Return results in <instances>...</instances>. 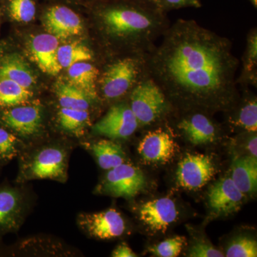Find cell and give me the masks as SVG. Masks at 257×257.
Returning a JSON list of instances; mask_svg holds the SVG:
<instances>
[{
	"mask_svg": "<svg viewBox=\"0 0 257 257\" xmlns=\"http://www.w3.org/2000/svg\"><path fill=\"white\" fill-rule=\"evenodd\" d=\"M147 53V72L167 99L191 110H227L238 96L239 60L226 37L192 20L170 25Z\"/></svg>",
	"mask_w": 257,
	"mask_h": 257,
	"instance_id": "obj_1",
	"label": "cell"
},
{
	"mask_svg": "<svg viewBox=\"0 0 257 257\" xmlns=\"http://www.w3.org/2000/svg\"><path fill=\"white\" fill-rule=\"evenodd\" d=\"M96 17L101 30L133 52H147L170 25L167 13L138 0H115L99 7Z\"/></svg>",
	"mask_w": 257,
	"mask_h": 257,
	"instance_id": "obj_2",
	"label": "cell"
},
{
	"mask_svg": "<svg viewBox=\"0 0 257 257\" xmlns=\"http://www.w3.org/2000/svg\"><path fill=\"white\" fill-rule=\"evenodd\" d=\"M70 145L63 143L28 145L19 155L16 182L50 179L64 183L67 180Z\"/></svg>",
	"mask_w": 257,
	"mask_h": 257,
	"instance_id": "obj_3",
	"label": "cell"
},
{
	"mask_svg": "<svg viewBox=\"0 0 257 257\" xmlns=\"http://www.w3.org/2000/svg\"><path fill=\"white\" fill-rule=\"evenodd\" d=\"M147 53H133L106 66L99 80L104 99L114 101L123 97L147 75Z\"/></svg>",
	"mask_w": 257,
	"mask_h": 257,
	"instance_id": "obj_4",
	"label": "cell"
},
{
	"mask_svg": "<svg viewBox=\"0 0 257 257\" xmlns=\"http://www.w3.org/2000/svg\"><path fill=\"white\" fill-rule=\"evenodd\" d=\"M128 104L140 126L156 122L171 105L160 86L148 74L130 92Z\"/></svg>",
	"mask_w": 257,
	"mask_h": 257,
	"instance_id": "obj_5",
	"label": "cell"
},
{
	"mask_svg": "<svg viewBox=\"0 0 257 257\" xmlns=\"http://www.w3.org/2000/svg\"><path fill=\"white\" fill-rule=\"evenodd\" d=\"M0 125L9 130L25 145L42 136L44 128L43 109L36 102L27 103L0 109Z\"/></svg>",
	"mask_w": 257,
	"mask_h": 257,
	"instance_id": "obj_6",
	"label": "cell"
},
{
	"mask_svg": "<svg viewBox=\"0 0 257 257\" xmlns=\"http://www.w3.org/2000/svg\"><path fill=\"white\" fill-rule=\"evenodd\" d=\"M30 207V196L23 186L0 184V241L20 229Z\"/></svg>",
	"mask_w": 257,
	"mask_h": 257,
	"instance_id": "obj_7",
	"label": "cell"
},
{
	"mask_svg": "<svg viewBox=\"0 0 257 257\" xmlns=\"http://www.w3.org/2000/svg\"><path fill=\"white\" fill-rule=\"evenodd\" d=\"M147 187L146 177L138 167L121 164L107 170L96 188V192L116 198L132 199Z\"/></svg>",
	"mask_w": 257,
	"mask_h": 257,
	"instance_id": "obj_8",
	"label": "cell"
},
{
	"mask_svg": "<svg viewBox=\"0 0 257 257\" xmlns=\"http://www.w3.org/2000/svg\"><path fill=\"white\" fill-rule=\"evenodd\" d=\"M140 126L128 103L119 102L109 108L106 114L92 126L96 136L110 140H126Z\"/></svg>",
	"mask_w": 257,
	"mask_h": 257,
	"instance_id": "obj_9",
	"label": "cell"
},
{
	"mask_svg": "<svg viewBox=\"0 0 257 257\" xmlns=\"http://www.w3.org/2000/svg\"><path fill=\"white\" fill-rule=\"evenodd\" d=\"M215 164L209 155L187 154L179 162L176 182L187 190H197L210 182L216 174Z\"/></svg>",
	"mask_w": 257,
	"mask_h": 257,
	"instance_id": "obj_10",
	"label": "cell"
},
{
	"mask_svg": "<svg viewBox=\"0 0 257 257\" xmlns=\"http://www.w3.org/2000/svg\"><path fill=\"white\" fill-rule=\"evenodd\" d=\"M77 224L82 231L98 239L119 237L126 231V223L121 214L114 209L94 213H81Z\"/></svg>",
	"mask_w": 257,
	"mask_h": 257,
	"instance_id": "obj_11",
	"label": "cell"
},
{
	"mask_svg": "<svg viewBox=\"0 0 257 257\" xmlns=\"http://www.w3.org/2000/svg\"><path fill=\"white\" fill-rule=\"evenodd\" d=\"M177 147L171 134L160 128L146 134L139 144L138 152L144 163L165 165L175 157Z\"/></svg>",
	"mask_w": 257,
	"mask_h": 257,
	"instance_id": "obj_12",
	"label": "cell"
},
{
	"mask_svg": "<svg viewBox=\"0 0 257 257\" xmlns=\"http://www.w3.org/2000/svg\"><path fill=\"white\" fill-rule=\"evenodd\" d=\"M246 197L231 177H224L211 186L207 193L208 204L213 214L227 216L236 212Z\"/></svg>",
	"mask_w": 257,
	"mask_h": 257,
	"instance_id": "obj_13",
	"label": "cell"
},
{
	"mask_svg": "<svg viewBox=\"0 0 257 257\" xmlns=\"http://www.w3.org/2000/svg\"><path fill=\"white\" fill-rule=\"evenodd\" d=\"M178 214L175 202L169 197L148 201L139 208L140 221L154 232L165 233Z\"/></svg>",
	"mask_w": 257,
	"mask_h": 257,
	"instance_id": "obj_14",
	"label": "cell"
},
{
	"mask_svg": "<svg viewBox=\"0 0 257 257\" xmlns=\"http://www.w3.org/2000/svg\"><path fill=\"white\" fill-rule=\"evenodd\" d=\"M44 23L48 33L58 39L77 36L82 32L79 15L64 5H54L49 8L44 17Z\"/></svg>",
	"mask_w": 257,
	"mask_h": 257,
	"instance_id": "obj_15",
	"label": "cell"
},
{
	"mask_svg": "<svg viewBox=\"0 0 257 257\" xmlns=\"http://www.w3.org/2000/svg\"><path fill=\"white\" fill-rule=\"evenodd\" d=\"M59 39L49 33L39 34L29 42L30 55L45 73L57 75L61 67L57 60Z\"/></svg>",
	"mask_w": 257,
	"mask_h": 257,
	"instance_id": "obj_16",
	"label": "cell"
},
{
	"mask_svg": "<svg viewBox=\"0 0 257 257\" xmlns=\"http://www.w3.org/2000/svg\"><path fill=\"white\" fill-rule=\"evenodd\" d=\"M179 131L194 145H204L215 141L217 127L212 120L203 112L196 111L184 116L177 125Z\"/></svg>",
	"mask_w": 257,
	"mask_h": 257,
	"instance_id": "obj_17",
	"label": "cell"
},
{
	"mask_svg": "<svg viewBox=\"0 0 257 257\" xmlns=\"http://www.w3.org/2000/svg\"><path fill=\"white\" fill-rule=\"evenodd\" d=\"M67 69L68 82L85 93L94 102L99 100L96 84L99 71L95 66L88 62H82L74 64Z\"/></svg>",
	"mask_w": 257,
	"mask_h": 257,
	"instance_id": "obj_18",
	"label": "cell"
},
{
	"mask_svg": "<svg viewBox=\"0 0 257 257\" xmlns=\"http://www.w3.org/2000/svg\"><path fill=\"white\" fill-rule=\"evenodd\" d=\"M231 178L245 195L254 194L257 189V158L250 155L235 158Z\"/></svg>",
	"mask_w": 257,
	"mask_h": 257,
	"instance_id": "obj_19",
	"label": "cell"
},
{
	"mask_svg": "<svg viewBox=\"0 0 257 257\" xmlns=\"http://www.w3.org/2000/svg\"><path fill=\"white\" fill-rule=\"evenodd\" d=\"M84 146L92 152L102 170H109L126 162V154L121 145L111 140H100Z\"/></svg>",
	"mask_w": 257,
	"mask_h": 257,
	"instance_id": "obj_20",
	"label": "cell"
},
{
	"mask_svg": "<svg viewBox=\"0 0 257 257\" xmlns=\"http://www.w3.org/2000/svg\"><path fill=\"white\" fill-rule=\"evenodd\" d=\"M0 77L9 79L30 89L36 84V79L32 69L26 61L17 54L6 56L1 61Z\"/></svg>",
	"mask_w": 257,
	"mask_h": 257,
	"instance_id": "obj_21",
	"label": "cell"
},
{
	"mask_svg": "<svg viewBox=\"0 0 257 257\" xmlns=\"http://www.w3.org/2000/svg\"><path fill=\"white\" fill-rule=\"evenodd\" d=\"M57 122L64 133L79 138L91 126L90 113L89 110L60 106L57 112Z\"/></svg>",
	"mask_w": 257,
	"mask_h": 257,
	"instance_id": "obj_22",
	"label": "cell"
},
{
	"mask_svg": "<svg viewBox=\"0 0 257 257\" xmlns=\"http://www.w3.org/2000/svg\"><path fill=\"white\" fill-rule=\"evenodd\" d=\"M55 92L60 107L89 110L94 102L85 93L68 82L58 81Z\"/></svg>",
	"mask_w": 257,
	"mask_h": 257,
	"instance_id": "obj_23",
	"label": "cell"
},
{
	"mask_svg": "<svg viewBox=\"0 0 257 257\" xmlns=\"http://www.w3.org/2000/svg\"><path fill=\"white\" fill-rule=\"evenodd\" d=\"M34 93L9 79L0 77V109L13 107L31 101Z\"/></svg>",
	"mask_w": 257,
	"mask_h": 257,
	"instance_id": "obj_24",
	"label": "cell"
},
{
	"mask_svg": "<svg viewBox=\"0 0 257 257\" xmlns=\"http://www.w3.org/2000/svg\"><path fill=\"white\" fill-rule=\"evenodd\" d=\"M257 31L252 29L248 34L242 58V71L238 83L256 86L257 82Z\"/></svg>",
	"mask_w": 257,
	"mask_h": 257,
	"instance_id": "obj_25",
	"label": "cell"
},
{
	"mask_svg": "<svg viewBox=\"0 0 257 257\" xmlns=\"http://www.w3.org/2000/svg\"><path fill=\"white\" fill-rule=\"evenodd\" d=\"M92 51L84 44L72 42L59 47L57 60L61 68L68 69L74 64L92 60Z\"/></svg>",
	"mask_w": 257,
	"mask_h": 257,
	"instance_id": "obj_26",
	"label": "cell"
},
{
	"mask_svg": "<svg viewBox=\"0 0 257 257\" xmlns=\"http://www.w3.org/2000/svg\"><path fill=\"white\" fill-rule=\"evenodd\" d=\"M26 146L16 135L0 125V167L18 157Z\"/></svg>",
	"mask_w": 257,
	"mask_h": 257,
	"instance_id": "obj_27",
	"label": "cell"
},
{
	"mask_svg": "<svg viewBox=\"0 0 257 257\" xmlns=\"http://www.w3.org/2000/svg\"><path fill=\"white\" fill-rule=\"evenodd\" d=\"M233 124L248 133L257 130V101L256 97L249 98L240 107L232 119Z\"/></svg>",
	"mask_w": 257,
	"mask_h": 257,
	"instance_id": "obj_28",
	"label": "cell"
},
{
	"mask_svg": "<svg viewBox=\"0 0 257 257\" xmlns=\"http://www.w3.org/2000/svg\"><path fill=\"white\" fill-rule=\"evenodd\" d=\"M227 257H256L257 243L256 240L247 236H239L231 241L226 248Z\"/></svg>",
	"mask_w": 257,
	"mask_h": 257,
	"instance_id": "obj_29",
	"label": "cell"
},
{
	"mask_svg": "<svg viewBox=\"0 0 257 257\" xmlns=\"http://www.w3.org/2000/svg\"><path fill=\"white\" fill-rule=\"evenodd\" d=\"M186 241L187 239L184 236H177L151 246L148 251L155 256L176 257L182 252Z\"/></svg>",
	"mask_w": 257,
	"mask_h": 257,
	"instance_id": "obj_30",
	"label": "cell"
},
{
	"mask_svg": "<svg viewBox=\"0 0 257 257\" xmlns=\"http://www.w3.org/2000/svg\"><path fill=\"white\" fill-rule=\"evenodd\" d=\"M10 16L19 23H30L36 14V5L34 0H10Z\"/></svg>",
	"mask_w": 257,
	"mask_h": 257,
	"instance_id": "obj_31",
	"label": "cell"
},
{
	"mask_svg": "<svg viewBox=\"0 0 257 257\" xmlns=\"http://www.w3.org/2000/svg\"><path fill=\"white\" fill-rule=\"evenodd\" d=\"M222 251L204 240H199L189 248L187 256L190 257H223Z\"/></svg>",
	"mask_w": 257,
	"mask_h": 257,
	"instance_id": "obj_32",
	"label": "cell"
},
{
	"mask_svg": "<svg viewBox=\"0 0 257 257\" xmlns=\"http://www.w3.org/2000/svg\"><path fill=\"white\" fill-rule=\"evenodd\" d=\"M202 7L200 0H162V10L165 13L171 10L182 8H200Z\"/></svg>",
	"mask_w": 257,
	"mask_h": 257,
	"instance_id": "obj_33",
	"label": "cell"
},
{
	"mask_svg": "<svg viewBox=\"0 0 257 257\" xmlns=\"http://www.w3.org/2000/svg\"><path fill=\"white\" fill-rule=\"evenodd\" d=\"M111 256L113 257H136V254L131 248L126 244V243L123 242L118 245L114 248V251L111 253Z\"/></svg>",
	"mask_w": 257,
	"mask_h": 257,
	"instance_id": "obj_34",
	"label": "cell"
},
{
	"mask_svg": "<svg viewBox=\"0 0 257 257\" xmlns=\"http://www.w3.org/2000/svg\"><path fill=\"white\" fill-rule=\"evenodd\" d=\"M257 138L256 135H253L249 140H248L246 148L248 152H249L250 156L257 158Z\"/></svg>",
	"mask_w": 257,
	"mask_h": 257,
	"instance_id": "obj_35",
	"label": "cell"
},
{
	"mask_svg": "<svg viewBox=\"0 0 257 257\" xmlns=\"http://www.w3.org/2000/svg\"><path fill=\"white\" fill-rule=\"evenodd\" d=\"M138 1L141 2L144 4L148 5L152 8H155V9L165 13L162 10V0H138Z\"/></svg>",
	"mask_w": 257,
	"mask_h": 257,
	"instance_id": "obj_36",
	"label": "cell"
},
{
	"mask_svg": "<svg viewBox=\"0 0 257 257\" xmlns=\"http://www.w3.org/2000/svg\"><path fill=\"white\" fill-rule=\"evenodd\" d=\"M249 2L255 8H257V0H249Z\"/></svg>",
	"mask_w": 257,
	"mask_h": 257,
	"instance_id": "obj_37",
	"label": "cell"
},
{
	"mask_svg": "<svg viewBox=\"0 0 257 257\" xmlns=\"http://www.w3.org/2000/svg\"><path fill=\"white\" fill-rule=\"evenodd\" d=\"M3 48H2L1 47H0V57H1L2 54H3Z\"/></svg>",
	"mask_w": 257,
	"mask_h": 257,
	"instance_id": "obj_38",
	"label": "cell"
},
{
	"mask_svg": "<svg viewBox=\"0 0 257 257\" xmlns=\"http://www.w3.org/2000/svg\"><path fill=\"white\" fill-rule=\"evenodd\" d=\"M1 168H2V167H0V169H1Z\"/></svg>",
	"mask_w": 257,
	"mask_h": 257,
	"instance_id": "obj_39",
	"label": "cell"
}]
</instances>
